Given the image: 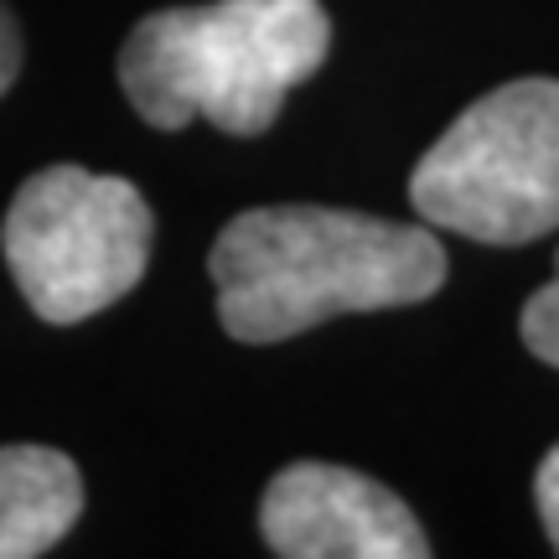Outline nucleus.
Returning <instances> with one entry per match:
<instances>
[{"mask_svg":"<svg viewBox=\"0 0 559 559\" xmlns=\"http://www.w3.org/2000/svg\"><path fill=\"white\" fill-rule=\"evenodd\" d=\"M430 228L373 213L280 202L223 223L207 254L218 321L234 342H290L321 321L430 300L445 285Z\"/></svg>","mask_w":559,"mask_h":559,"instance_id":"nucleus-1","label":"nucleus"},{"mask_svg":"<svg viewBox=\"0 0 559 559\" xmlns=\"http://www.w3.org/2000/svg\"><path fill=\"white\" fill-rule=\"evenodd\" d=\"M326 52L321 0H207L140 21L120 47V83L156 130L207 120L223 135H260Z\"/></svg>","mask_w":559,"mask_h":559,"instance_id":"nucleus-2","label":"nucleus"},{"mask_svg":"<svg viewBox=\"0 0 559 559\" xmlns=\"http://www.w3.org/2000/svg\"><path fill=\"white\" fill-rule=\"evenodd\" d=\"M409 202L425 223L477 243H534L559 228V79L481 94L419 156Z\"/></svg>","mask_w":559,"mask_h":559,"instance_id":"nucleus-3","label":"nucleus"},{"mask_svg":"<svg viewBox=\"0 0 559 559\" xmlns=\"http://www.w3.org/2000/svg\"><path fill=\"white\" fill-rule=\"evenodd\" d=\"M156 243L151 202L135 181L58 160L16 187L0 249L21 300L47 326L99 317L140 285Z\"/></svg>","mask_w":559,"mask_h":559,"instance_id":"nucleus-4","label":"nucleus"},{"mask_svg":"<svg viewBox=\"0 0 559 559\" xmlns=\"http://www.w3.org/2000/svg\"><path fill=\"white\" fill-rule=\"evenodd\" d=\"M260 534L285 559H425L430 539L400 492L332 461H290L270 477Z\"/></svg>","mask_w":559,"mask_h":559,"instance_id":"nucleus-5","label":"nucleus"},{"mask_svg":"<svg viewBox=\"0 0 559 559\" xmlns=\"http://www.w3.org/2000/svg\"><path fill=\"white\" fill-rule=\"evenodd\" d=\"M83 513V477L52 445H0V559H37Z\"/></svg>","mask_w":559,"mask_h":559,"instance_id":"nucleus-6","label":"nucleus"},{"mask_svg":"<svg viewBox=\"0 0 559 559\" xmlns=\"http://www.w3.org/2000/svg\"><path fill=\"white\" fill-rule=\"evenodd\" d=\"M519 332H523V347H528L534 358L559 368V254H555V280L539 285V290L528 296V306H523Z\"/></svg>","mask_w":559,"mask_h":559,"instance_id":"nucleus-7","label":"nucleus"},{"mask_svg":"<svg viewBox=\"0 0 559 559\" xmlns=\"http://www.w3.org/2000/svg\"><path fill=\"white\" fill-rule=\"evenodd\" d=\"M534 502H539L544 534H549V544H555V555H559V445L539 461V477H534Z\"/></svg>","mask_w":559,"mask_h":559,"instance_id":"nucleus-8","label":"nucleus"},{"mask_svg":"<svg viewBox=\"0 0 559 559\" xmlns=\"http://www.w3.org/2000/svg\"><path fill=\"white\" fill-rule=\"evenodd\" d=\"M16 73H21V26H16V16L0 5V94L16 83Z\"/></svg>","mask_w":559,"mask_h":559,"instance_id":"nucleus-9","label":"nucleus"}]
</instances>
